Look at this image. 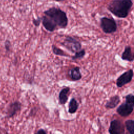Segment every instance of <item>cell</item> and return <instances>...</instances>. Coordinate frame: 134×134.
Returning a JSON list of instances; mask_svg holds the SVG:
<instances>
[{
  "instance_id": "6da1fadb",
  "label": "cell",
  "mask_w": 134,
  "mask_h": 134,
  "mask_svg": "<svg viewBox=\"0 0 134 134\" xmlns=\"http://www.w3.org/2000/svg\"><path fill=\"white\" fill-rule=\"evenodd\" d=\"M133 5L132 0H111L107 6L108 10L114 16L126 18Z\"/></svg>"
},
{
  "instance_id": "7a4b0ae2",
  "label": "cell",
  "mask_w": 134,
  "mask_h": 134,
  "mask_svg": "<svg viewBox=\"0 0 134 134\" xmlns=\"http://www.w3.org/2000/svg\"><path fill=\"white\" fill-rule=\"evenodd\" d=\"M43 14L49 17L58 27L65 28L68 25L66 13L59 8L52 7L43 12Z\"/></svg>"
},
{
  "instance_id": "3957f363",
  "label": "cell",
  "mask_w": 134,
  "mask_h": 134,
  "mask_svg": "<svg viewBox=\"0 0 134 134\" xmlns=\"http://www.w3.org/2000/svg\"><path fill=\"white\" fill-rule=\"evenodd\" d=\"M100 27L103 32L109 34L114 33L117 30V24L113 18L103 17L100 18Z\"/></svg>"
},
{
  "instance_id": "277c9868",
  "label": "cell",
  "mask_w": 134,
  "mask_h": 134,
  "mask_svg": "<svg viewBox=\"0 0 134 134\" xmlns=\"http://www.w3.org/2000/svg\"><path fill=\"white\" fill-rule=\"evenodd\" d=\"M61 44L70 52L74 53L80 50L82 48L80 42L70 36H67Z\"/></svg>"
},
{
  "instance_id": "5b68a950",
  "label": "cell",
  "mask_w": 134,
  "mask_h": 134,
  "mask_svg": "<svg viewBox=\"0 0 134 134\" xmlns=\"http://www.w3.org/2000/svg\"><path fill=\"white\" fill-rule=\"evenodd\" d=\"M109 134H125V127L122 122L118 119L113 120L108 129Z\"/></svg>"
},
{
  "instance_id": "8992f818",
  "label": "cell",
  "mask_w": 134,
  "mask_h": 134,
  "mask_svg": "<svg viewBox=\"0 0 134 134\" xmlns=\"http://www.w3.org/2000/svg\"><path fill=\"white\" fill-rule=\"evenodd\" d=\"M133 75V72L132 69H130L120 75L116 80V85L118 87H121L126 84L130 82Z\"/></svg>"
},
{
  "instance_id": "52a82bcc",
  "label": "cell",
  "mask_w": 134,
  "mask_h": 134,
  "mask_svg": "<svg viewBox=\"0 0 134 134\" xmlns=\"http://www.w3.org/2000/svg\"><path fill=\"white\" fill-rule=\"evenodd\" d=\"M21 106L22 104L19 101H15L10 103L6 109L7 118H12L16 115L21 110Z\"/></svg>"
},
{
  "instance_id": "ba28073f",
  "label": "cell",
  "mask_w": 134,
  "mask_h": 134,
  "mask_svg": "<svg viewBox=\"0 0 134 134\" xmlns=\"http://www.w3.org/2000/svg\"><path fill=\"white\" fill-rule=\"evenodd\" d=\"M134 107L130 104L124 102L122 103L117 109V112L121 116L126 117L129 116L133 111Z\"/></svg>"
},
{
  "instance_id": "9c48e42d",
  "label": "cell",
  "mask_w": 134,
  "mask_h": 134,
  "mask_svg": "<svg viewBox=\"0 0 134 134\" xmlns=\"http://www.w3.org/2000/svg\"><path fill=\"white\" fill-rule=\"evenodd\" d=\"M41 23L43 27L46 30L49 32H53L58 29L57 26L48 16L43 15L41 17Z\"/></svg>"
},
{
  "instance_id": "30bf717a",
  "label": "cell",
  "mask_w": 134,
  "mask_h": 134,
  "mask_svg": "<svg viewBox=\"0 0 134 134\" xmlns=\"http://www.w3.org/2000/svg\"><path fill=\"white\" fill-rule=\"evenodd\" d=\"M121 59L129 62H132L134 60V52H132L130 46H127L125 47L124 51L121 54Z\"/></svg>"
},
{
  "instance_id": "8fae6325",
  "label": "cell",
  "mask_w": 134,
  "mask_h": 134,
  "mask_svg": "<svg viewBox=\"0 0 134 134\" xmlns=\"http://www.w3.org/2000/svg\"><path fill=\"white\" fill-rule=\"evenodd\" d=\"M70 91L69 87H65L63 88L59 94V102L60 105L66 104L68 100V93Z\"/></svg>"
},
{
  "instance_id": "7c38bea8",
  "label": "cell",
  "mask_w": 134,
  "mask_h": 134,
  "mask_svg": "<svg viewBox=\"0 0 134 134\" xmlns=\"http://www.w3.org/2000/svg\"><path fill=\"white\" fill-rule=\"evenodd\" d=\"M69 74L71 80L73 81H79L82 78V74L80 72V68L79 66H75L72 68Z\"/></svg>"
},
{
  "instance_id": "4fadbf2b",
  "label": "cell",
  "mask_w": 134,
  "mask_h": 134,
  "mask_svg": "<svg viewBox=\"0 0 134 134\" xmlns=\"http://www.w3.org/2000/svg\"><path fill=\"white\" fill-rule=\"evenodd\" d=\"M120 102V97L118 95H115L110 98L105 105L106 108L112 109L115 108Z\"/></svg>"
},
{
  "instance_id": "5bb4252c",
  "label": "cell",
  "mask_w": 134,
  "mask_h": 134,
  "mask_svg": "<svg viewBox=\"0 0 134 134\" xmlns=\"http://www.w3.org/2000/svg\"><path fill=\"white\" fill-rule=\"evenodd\" d=\"M79 103L75 98H72L68 105V112L70 114H74L76 112L79 108Z\"/></svg>"
},
{
  "instance_id": "9a60e30c",
  "label": "cell",
  "mask_w": 134,
  "mask_h": 134,
  "mask_svg": "<svg viewBox=\"0 0 134 134\" xmlns=\"http://www.w3.org/2000/svg\"><path fill=\"white\" fill-rule=\"evenodd\" d=\"M52 50L53 53L57 55L63 56V57H69V55L65 53V52L61 49L57 47L55 45H52Z\"/></svg>"
},
{
  "instance_id": "2e32d148",
  "label": "cell",
  "mask_w": 134,
  "mask_h": 134,
  "mask_svg": "<svg viewBox=\"0 0 134 134\" xmlns=\"http://www.w3.org/2000/svg\"><path fill=\"white\" fill-rule=\"evenodd\" d=\"M125 125L129 134H134V120L129 119L126 120Z\"/></svg>"
},
{
  "instance_id": "e0dca14e",
  "label": "cell",
  "mask_w": 134,
  "mask_h": 134,
  "mask_svg": "<svg viewBox=\"0 0 134 134\" xmlns=\"http://www.w3.org/2000/svg\"><path fill=\"white\" fill-rule=\"evenodd\" d=\"M85 49H81L80 50L77 51L75 53L74 55L72 57L71 59L72 60H76L77 59H82L85 55Z\"/></svg>"
},
{
  "instance_id": "ac0fdd59",
  "label": "cell",
  "mask_w": 134,
  "mask_h": 134,
  "mask_svg": "<svg viewBox=\"0 0 134 134\" xmlns=\"http://www.w3.org/2000/svg\"><path fill=\"white\" fill-rule=\"evenodd\" d=\"M126 102L130 104L134 107V95L131 94H129L125 96Z\"/></svg>"
},
{
  "instance_id": "d6986e66",
  "label": "cell",
  "mask_w": 134,
  "mask_h": 134,
  "mask_svg": "<svg viewBox=\"0 0 134 134\" xmlns=\"http://www.w3.org/2000/svg\"><path fill=\"white\" fill-rule=\"evenodd\" d=\"M4 47L7 52H9L10 50L11 43L9 40H6L4 42Z\"/></svg>"
},
{
  "instance_id": "ffe728a7",
  "label": "cell",
  "mask_w": 134,
  "mask_h": 134,
  "mask_svg": "<svg viewBox=\"0 0 134 134\" xmlns=\"http://www.w3.org/2000/svg\"><path fill=\"white\" fill-rule=\"evenodd\" d=\"M41 22V17H38L37 18H34L32 20V23L36 27H39Z\"/></svg>"
},
{
  "instance_id": "44dd1931",
  "label": "cell",
  "mask_w": 134,
  "mask_h": 134,
  "mask_svg": "<svg viewBox=\"0 0 134 134\" xmlns=\"http://www.w3.org/2000/svg\"><path fill=\"white\" fill-rule=\"evenodd\" d=\"M35 134H47V132L43 129H39Z\"/></svg>"
},
{
  "instance_id": "7402d4cb",
  "label": "cell",
  "mask_w": 134,
  "mask_h": 134,
  "mask_svg": "<svg viewBox=\"0 0 134 134\" xmlns=\"http://www.w3.org/2000/svg\"><path fill=\"white\" fill-rule=\"evenodd\" d=\"M54 1L57 2H63V1H64L65 0H54Z\"/></svg>"
}]
</instances>
